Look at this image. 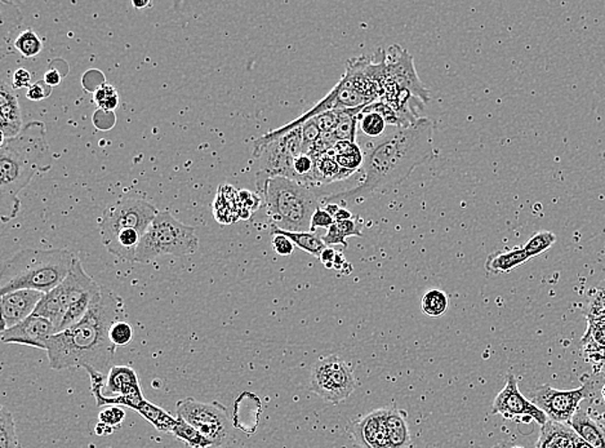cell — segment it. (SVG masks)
<instances>
[{
  "label": "cell",
  "mask_w": 605,
  "mask_h": 448,
  "mask_svg": "<svg viewBox=\"0 0 605 448\" xmlns=\"http://www.w3.org/2000/svg\"><path fill=\"white\" fill-rule=\"evenodd\" d=\"M0 448H22L17 438L13 415L5 407L0 409Z\"/></svg>",
  "instance_id": "4dcf8cb0"
},
{
  "label": "cell",
  "mask_w": 605,
  "mask_h": 448,
  "mask_svg": "<svg viewBox=\"0 0 605 448\" xmlns=\"http://www.w3.org/2000/svg\"><path fill=\"white\" fill-rule=\"evenodd\" d=\"M22 109L19 99L13 88L5 82L0 84V128L3 139H13L19 136L25 125H22Z\"/></svg>",
  "instance_id": "e0dca14e"
},
{
  "label": "cell",
  "mask_w": 605,
  "mask_h": 448,
  "mask_svg": "<svg viewBox=\"0 0 605 448\" xmlns=\"http://www.w3.org/2000/svg\"><path fill=\"white\" fill-rule=\"evenodd\" d=\"M568 426L592 448H605V427L590 418L586 412L578 409Z\"/></svg>",
  "instance_id": "ac0fdd59"
},
{
  "label": "cell",
  "mask_w": 605,
  "mask_h": 448,
  "mask_svg": "<svg viewBox=\"0 0 605 448\" xmlns=\"http://www.w3.org/2000/svg\"><path fill=\"white\" fill-rule=\"evenodd\" d=\"M555 242H557V236L554 233L549 230H541L532 236L530 241L525 243L523 248L527 252L530 259H534V257L548 251Z\"/></svg>",
  "instance_id": "d6a6232c"
},
{
  "label": "cell",
  "mask_w": 605,
  "mask_h": 448,
  "mask_svg": "<svg viewBox=\"0 0 605 448\" xmlns=\"http://www.w3.org/2000/svg\"><path fill=\"white\" fill-rule=\"evenodd\" d=\"M110 339L116 347H125L134 339V328L125 321H117L110 330Z\"/></svg>",
  "instance_id": "e575fe53"
},
{
  "label": "cell",
  "mask_w": 605,
  "mask_h": 448,
  "mask_svg": "<svg viewBox=\"0 0 605 448\" xmlns=\"http://www.w3.org/2000/svg\"><path fill=\"white\" fill-rule=\"evenodd\" d=\"M125 306L120 296L102 287L101 297L81 322L63 332L56 333L47 347L52 370L83 368L107 377L113 366L117 347L110 330L117 321H125Z\"/></svg>",
  "instance_id": "7a4b0ae2"
},
{
  "label": "cell",
  "mask_w": 605,
  "mask_h": 448,
  "mask_svg": "<svg viewBox=\"0 0 605 448\" xmlns=\"http://www.w3.org/2000/svg\"><path fill=\"white\" fill-rule=\"evenodd\" d=\"M272 248L276 254L281 256H290L295 251L296 246L290 238H287L283 234L272 233Z\"/></svg>",
  "instance_id": "ab89813d"
},
{
  "label": "cell",
  "mask_w": 605,
  "mask_h": 448,
  "mask_svg": "<svg viewBox=\"0 0 605 448\" xmlns=\"http://www.w3.org/2000/svg\"><path fill=\"white\" fill-rule=\"evenodd\" d=\"M160 211L143 199H120L105 210L99 221L102 243L120 230L134 229L145 234Z\"/></svg>",
  "instance_id": "30bf717a"
},
{
  "label": "cell",
  "mask_w": 605,
  "mask_h": 448,
  "mask_svg": "<svg viewBox=\"0 0 605 448\" xmlns=\"http://www.w3.org/2000/svg\"><path fill=\"white\" fill-rule=\"evenodd\" d=\"M279 233L286 236L287 238H290L293 242V245L296 247H298L299 250L307 252V254H313V256L320 257L322 252L328 247L323 239L319 236H316L313 231H301V233H296V231H284L275 229L272 228V234Z\"/></svg>",
  "instance_id": "484cf974"
},
{
  "label": "cell",
  "mask_w": 605,
  "mask_h": 448,
  "mask_svg": "<svg viewBox=\"0 0 605 448\" xmlns=\"http://www.w3.org/2000/svg\"><path fill=\"white\" fill-rule=\"evenodd\" d=\"M102 287L85 273L79 259L74 260L72 271L60 286L44 295L34 314L47 318L63 332L81 322L91 307L101 297Z\"/></svg>",
  "instance_id": "8992f818"
},
{
  "label": "cell",
  "mask_w": 605,
  "mask_h": 448,
  "mask_svg": "<svg viewBox=\"0 0 605 448\" xmlns=\"http://www.w3.org/2000/svg\"><path fill=\"white\" fill-rule=\"evenodd\" d=\"M393 86L407 90L413 98L426 104L430 99V92L419 81L414 69L413 57L407 49L393 44L385 51V77L383 88Z\"/></svg>",
  "instance_id": "8fae6325"
},
{
  "label": "cell",
  "mask_w": 605,
  "mask_h": 448,
  "mask_svg": "<svg viewBox=\"0 0 605 448\" xmlns=\"http://www.w3.org/2000/svg\"><path fill=\"white\" fill-rule=\"evenodd\" d=\"M57 333V328L51 321L40 315L32 314L17 326L2 331L4 344L26 345L47 351L49 340Z\"/></svg>",
  "instance_id": "5bb4252c"
},
{
  "label": "cell",
  "mask_w": 605,
  "mask_h": 448,
  "mask_svg": "<svg viewBox=\"0 0 605 448\" xmlns=\"http://www.w3.org/2000/svg\"><path fill=\"white\" fill-rule=\"evenodd\" d=\"M492 414L506 418H525V420H534L541 426L549 421L548 416L521 393L518 380L511 372L507 374L506 385L493 401Z\"/></svg>",
  "instance_id": "4fadbf2b"
},
{
  "label": "cell",
  "mask_w": 605,
  "mask_h": 448,
  "mask_svg": "<svg viewBox=\"0 0 605 448\" xmlns=\"http://www.w3.org/2000/svg\"><path fill=\"white\" fill-rule=\"evenodd\" d=\"M240 202L245 208H252V211L257 210L260 207V198L251 192H240Z\"/></svg>",
  "instance_id": "7bdbcfd3"
},
{
  "label": "cell",
  "mask_w": 605,
  "mask_h": 448,
  "mask_svg": "<svg viewBox=\"0 0 605 448\" xmlns=\"http://www.w3.org/2000/svg\"><path fill=\"white\" fill-rule=\"evenodd\" d=\"M132 5H134V10L141 11L143 10V8L146 7H151L152 3L151 2H134L132 3Z\"/></svg>",
  "instance_id": "681fc988"
},
{
  "label": "cell",
  "mask_w": 605,
  "mask_h": 448,
  "mask_svg": "<svg viewBox=\"0 0 605 448\" xmlns=\"http://www.w3.org/2000/svg\"><path fill=\"white\" fill-rule=\"evenodd\" d=\"M334 220H336V221H348V220H352V213L350 211L346 210V208L341 207L337 215L334 216Z\"/></svg>",
  "instance_id": "7dc6e473"
},
{
  "label": "cell",
  "mask_w": 605,
  "mask_h": 448,
  "mask_svg": "<svg viewBox=\"0 0 605 448\" xmlns=\"http://www.w3.org/2000/svg\"><path fill=\"white\" fill-rule=\"evenodd\" d=\"M568 448H574V444H572V446H569Z\"/></svg>",
  "instance_id": "11a10c76"
},
{
  "label": "cell",
  "mask_w": 605,
  "mask_h": 448,
  "mask_svg": "<svg viewBox=\"0 0 605 448\" xmlns=\"http://www.w3.org/2000/svg\"><path fill=\"white\" fill-rule=\"evenodd\" d=\"M592 392V383H584L572 391H557L550 385H542L532 392L531 401L548 416L549 420L569 424L578 411L580 403Z\"/></svg>",
  "instance_id": "7c38bea8"
},
{
  "label": "cell",
  "mask_w": 605,
  "mask_h": 448,
  "mask_svg": "<svg viewBox=\"0 0 605 448\" xmlns=\"http://www.w3.org/2000/svg\"><path fill=\"white\" fill-rule=\"evenodd\" d=\"M172 435L192 448H208L213 446L210 439L205 438L201 432H198L195 427L190 426L189 423H186L184 418H178V416L177 424L173 427Z\"/></svg>",
  "instance_id": "f1b7e54d"
},
{
  "label": "cell",
  "mask_w": 605,
  "mask_h": 448,
  "mask_svg": "<svg viewBox=\"0 0 605 448\" xmlns=\"http://www.w3.org/2000/svg\"><path fill=\"white\" fill-rule=\"evenodd\" d=\"M574 448H592L590 446V444H587L586 442L583 441V439H581L580 437H575V442H574Z\"/></svg>",
  "instance_id": "f907efd6"
},
{
  "label": "cell",
  "mask_w": 605,
  "mask_h": 448,
  "mask_svg": "<svg viewBox=\"0 0 605 448\" xmlns=\"http://www.w3.org/2000/svg\"><path fill=\"white\" fill-rule=\"evenodd\" d=\"M575 437L577 435L568 424L549 420L541 426L536 448H568L574 444Z\"/></svg>",
  "instance_id": "ffe728a7"
},
{
  "label": "cell",
  "mask_w": 605,
  "mask_h": 448,
  "mask_svg": "<svg viewBox=\"0 0 605 448\" xmlns=\"http://www.w3.org/2000/svg\"><path fill=\"white\" fill-rule=\"evenodd\" d=\"M510 448H524V447H521V446H513V447H510Z\"/></svg>",
  "instance_id": "db71d44e"
},
{
  "label": "cell",
  "mask_w": 605,
  "mask_h": 448,
  "mask_svg": "<svg viewBox=\"0 0 605 448\" xmlns=\"http://www.w3.org/2000/svg\"><path fill=\"white\" fill-rule=\"evenodd\" d=\"M386 125V118L380 111L373 109L372 105L364 108L358 116V127L361 134L371 139H383Z\"/></svg>",
  "instance_id": "d4e9b609"
},
{
  "label": "cell",
  "mask_w": 605,
  "mask_h": 448,
  "mask_svg": "<svg viewBox=\"0 0 605 448\" xmlns=\"http://www.w3.org/2000/svg\"><path fill=\"white\" fill-rule=\"evenodd\" d=\"M97 107L99 109L104 111H111L117 109V105H119V95H117V88L110 86V84H101L95 90V95H93Z\"/></svg>",
  "instance_id": "836d02e7"
},
{
  "label": "cell",
  "mask_w": 605,
  "mask_h": 448,
  "mask_svg": "<svg viewBox=\"0 0 605 448\" xmlns=\"http://www.w3.org/2000/svg\"><path fill=\"white\" fill-rule=\"evenodd\" d=\"M13 47L23 58H32L42 52L43 42L31 29H28L19 34L14 40Z\"/></svg>",
  "instance_id": "1f68e13d"
},
{
  "label": "cell",
  "mask_w": 605,
  "mask_h": 448,
  "mask_svg": "<svg viewBox=\"0 0 605 448\" xmlns=\"http://www.w3.org/2000/svg\"><path fill=\"white\" fill-rule=\"evenodd\" d=\"M364 108L352 110H340V121L333 134L337 142H355L357 137L358 116Z\"/></svg>",
  "instance_id": "f546056e"
},
{
  "label": "cell",
  "mask_w": 605,
  "mask_h": 448,
  "mask_svg": "<svg viewBox=\"0 0 605 448\" xmlns=\"http://www.w3.org/2000/svg\"><path fill=\"white\" fill-rule=\"evenodd\" d=\"M257 189L264 195L272 228L296 233L311 230V218L322 202L313 186L275 176L266 178Z\"/></svg>",
  "instance_id": "5b68a950"
},
{
  "label": "cell",
  "mask_w": 605,
  "mask_h": 448,
  "mask_svg": "<svg viewBox=\"0 0 605 448\" xmlns=\"http://www.w3.org/2000/svg\"><path fill=\"white\" fill-rule=\"evenodd\" d=\"M349 237H363V231H361V225L357 220H348V221H336L333 225L327 230L325 236H323V242L331 247V246L341 245L343 247L348 248L349 245L346 242V239Z\"/></svg>",
  "instance_id": "cb8c5ba5"
},
{
  "label": "cell",
  "mask_w": 605,
  "mask_h": 448,
  "mask_svg": "<svg viewBox=\"0 0 605 448\" xmlns=\"http://www.w3.org/2000/svg\"><path fill=\"white\" fill-rule=\"evenodd\" d=\"M492 448H509L506 446V444H496V446H493Z\"/></svg>",
  "instance_id": "816d5d0a"
},
{
  "label": "cell",
  "mask_w": 605,
  "mask_h": 448,
  "mask_svg": "<svg viewBox=\"0 0 605 448\" xmlns=\"http://www.w3.org/2000/svg\"><path fill=\"white\" fill-rule=\"evenodd\" d=\"M313 158L315 160V172H314L315 185L342 180V178L349 177V175L352 174L350 171L341 168L340 164L328 153L316 155Z\"/></svg>",
  "instance_id": "603a6c76"
},
{
  "label": "cell",
  "mask_w": 605,
  "mask_h": 448,
  "mask_svg": "<svg viewBox=\"0 0 605 448\" xmlns=\"http://www.w3.org/2000/svg\"><path fill=\"white\" fill-rule=\"evenodd\" d=\"M386 429L393 448L410 446V429L403 411L395 409H386Z\"/></svg>",
  "instance_id": "7402d4cb"
},
{
  "label": "cell",
  "mask_w": 605,
  "mask_h": 448,
  "mask_svg": "<svg viewBox=\"0 0 605 448\" xmlns=\"http://www.w3.org/2000/svg\"><path fill=\"white\" fill-rule=\"evenodd\" d=\"M313 119L318 125L322 134H332V132L336 130L337 125H339L340 110L325 111V113L320 114V116Z\"/></svg>",
  "instance_id": "74e56055"
},
{
  "label": "cell",
  "mask_w": 605,
  "mask_h": 448,
  "mask_svg": "<svg viewBox=\"0 0 605 448\" xmlns=\"http://www.w3.org/2000/svg\"><path fill=\"white\" fill-rule=\"evenodd\" d=\"M52 168L47 142L46 125L30 122L13 139H3L0 145V216L3 222L16 218L22 207L20 193L35 176Z\"/></svg>",
  "instance_id": "3957f363"
},
{
  "label": "cell",
  "mask_w": 605,
  "mask_h": 448,
  "mask_svg": "<svg viewBox=\"0 0 605 448\" xmlns=\"http://www.w3.org/2000/svg\"><path fill=\"white\" fill-rule=\"evenodd\" d=\"M114 430H116L114 429V427L108 426H107V424L104 423H99L95 427L96 435H99V437L113 435Z\"/></svg>",
  "instance_id": "bcb514c9"
},
{
  "label": "cell",
  "mask_w": 605,
  "mask_h": 448,
  "mask_svg": "<svg viewBox=\"0 0 605 448\" xmlns=\"http://www.w3.org/2000/svg\"><path fill=\"white\" fill-rule=\"evenodd\" d=\"M336 222V220H334L333 216L330 215V213L327 212V211L324 210V208H318V210L314 212L313 218H311V230L313 231L314 229H320V228H323V229H330L332 225Z\"/></svg>",
  "instance_id": "f35d334b"
},
{
  "label": "cell",
  "mask_w": 605,
  "mask_h": 448,
  "mask_svg": "<svg viewBox=\"0 0 605 448\" xmlns=\"http://www.w3.org/2000/svg\"><path fill=\"white\" fill-rule=\"evenodd\" d=\"M433 157V122L419 118L373 143L364 155L360 183L345 192L325 195L322 203H359L372 195L392 192Z\"/></svg>",
  "instance_id": "6da1fadb"
},
{
  "label": "cell",
  "mask_w": 605,
  "mask_h": 448,
  "mask_svg": "<svg viewBox=\"0 0 605 448\" xmlns=\"http://www.w3.org/2000/svg\"><path fill=\"white\" fill-rule=\"evenodd\" d=\"M75 256L63 248H26L3 263L0 295L17 289H34L48 294L66 280Z\"/></svg>",
  "instance_id": "277c9868"
},
{
  "label": "cell",
  "mask_w": 605,
  "mask_h": 448,
  "mask_svg": "<svg viewBox=\"0 0 605 448\" xmlns=\"http://www.w3.org/2000/svg\"><path fill=\"white\" fill-rule=\"evenodd\" d=\"M31 73L28 69H20L14 70L13 75H12V83L11 86L13 90H22V88H30L31 83Z\"/></svg>",
  "instance_id": "b9f144b4"
},
{
  "label": "cell",
  "mask_w": 605,
  "mask_h": 448,
  "mask_svg": "<svg viewBox=\"0 0 605 448\" xmlns=\"http://www.w3.org/2000/svg\"><path fill=\"white\" fill-rule=\"evenodd\" d=\"M331 157L334 158L341 168L350 171L354 174L358 169H361L364 163V155L361 149L355 142H337L336 145L327 151Z\"/></svg>",
  "instance_id": "44dd1931"
},
{
  "label": "cell",
  "mask_w": 605,
  "mask_h": 448,
  "mask_svg": "<svg viewBox=\"0 0 605 448\" xmlns=\"http://www.w3.org/2000/svg\"><path fill=\"white\" fill-rule=\"evenodd\" d=\"M125 418V409H120L119 406L107 407V409H102L99 415V423L107 424V426L114 427V429L122 426Z\"/></svg>",
  "instance_id": "8d00e7d4"
},
{
  "label": "cell",
  "mask_w": 605,
  "mask_h": 448,
  "mask_svg": "<svg viewBox=\"0 0 605 448\" xmlns=\"http://www.w3.org/2000/svg\"><path fill=\"white\" fill-rule=\"evenodd\" d=\"M601 395H603V400H604V402H605V385H604L603 391H601Z\"/></svg>",
  "instance_id": "f5cc1de1"
},
{
  "label": "cell",
  "mask_w": 605,
  "mask_h": 448,
  "mask_svg": "<svg viewBox=\"0 0 605 448\" xmlns=\"http://www.w3.org/2000/svg\"><path fill=\"white\" fill-rule=\"evenodd\" d=\"M530 260L524 248L514 247L510 250L507 248L489 254L486 262V271L490 274H506Z\"/></svg>",
  "instance_id": "d6986e66"
},
{
  "label": "cell",
  "mask_w": 605,
  "mask_h": 448,
  "mask_svg": "<svg viewBox=\"0 0 605 448\" xmlns=\"http://www.w3.org/2000/svg\"><path fill=\"white\" fill-rule=\"evenodd\" d=\"M54 88L49 87L48 84L44 81H38L35 83H32V86L29 88L28 92H26V98L31 99V101H42V99L49 98Z\"/></svg>",
  "instance_id": "60d3db41"
},
{
  "label": "cell",
  "mask_w": 605,
  "mask_h": 448,
  "mask_svg": "<svg viewBox=\"0 0 605 448\" xmlns=\"http://www.w3.org/2000/svg\"><path fill=\"white\" fill-rule=\"evenodd\" d=\"M199 248L195 228L182 224L169 211L158 213L143 234L134 257V263H146L163 256H189Z\"/></svg>",
  "instance_id": "52a82bcc"
},
{
  "label": "cell",
  "mask_w": 605,
  "mask_h": 448,
  "mask_svg": "<svg viewBox=\"0 0 605 448\" xmlns=\"http://www.w3.org/2000/svg\"><path fill=\"white\" fill-rule=\"evenodd\" d=\"M178 418L195 427L213 446H221L230 432L233 420L228 409L219 402L203 403L194 398L178 401L176 405Z\"/></svg>",
  "instance_id": "9c48e42d"
},
{
  "label": "cell",
  "mask_w": 605,
  "mask_h": 448,
  "mask_svg": "<svg viewBox=\"0 0 605 448\" xmlns=\"http://www.w3.org/2000/svg\"><path fill=\"white\" fill-rule=\"evenodd\" d=\"M136 411L160 432L172 433L173 427L177 424V418H173L169 412L164 411L160 406L152 405L148 400L143 401Z\"/></svg>",
  "instance_id": "4316f807"
},
{
  "label": "cell",
  "mask_w": 605,
  "mask_h": 448,
  "mask_svg": "<svg viewBox=\"0 0 605 448\" xmlns=\"http://www.w3.org/2000/svg\"><path fill=\"white\" fill-rule=\"evenodd\" d=\"M337 254L339 252L334 251V248L327 247L325 248L324 251L322 252V254H320V262H322L323 265L325 266L327 269H333L334 266V262H336V257Z\"/></svg>",
  "instance_id": "ee69618b"
},
{
  "label": "cell",
  "mask_w": 605,
  "mask_h": 448,
  "mask_svg": "<svg viewBox=\"0 0 605 448\" xmlns=\"http://www.w3.org/2000/svg\"><path fill=\"white\" fill-rule=\"evenodd\" d=\"M44 82H46L47 84H48L49 87H56L58 86V84L61 83V74L58 70L52 69L48 70V72L44 74Z\"/></svg>",
  "instance_id": "f6af8a7d"
},
{
  "label": "cell",
  "mask_w": 605,
  "mask_h": 448,
  "mask_svg": "<svg viewBox=\"0 0 605 448\" xmlns=\"http://www.w3.org/2000/svg\"><path fill=\"white\" fill-rule=\"evenodd\" d=\"M324 206H325L324 210L327 211V212L330 213V215L333 216V218L334 216L337 215V212H339V211L341 210V206L339 203H327L324 204Z\"/></svg>",
  "instance_id": "c3c4849f"
},
{
  "label": "cell",
  "mask_w": 605,
  "mask_h": 448,
  "mask_svg": "<svg viewBox=\"0 0 605 448\" xmlns=\"http://www.w3.org/2000/svg\"><path fill=\"white\" fill-rule=\"evenodd\" d=\"M322 136V131L319 130L318 125H316L314 119L305 123L302 125V137H304V154H310L313 151L314 145Z\"/></svg>",
  "instance_id": "d590c367"
},
{
  "label": "cell",
  "mask_w": 605,
  "mask_h": 448,
  "mask_svg": "<svg viewBox=\"0 0 605 448\" xmlns=\"http://www.w3.org/2000/svg\"><path fill=\"white\" fill-rule=\"evenodd\" d=\"M354 437L363 448H393L386 429V409H376L354 427Z\"/></svg>",
  "instance_id": "2e32d148"
},
{
  "label": "cell",
  "mask_w": 605,
  "mask_h": 448,
  "mask_svg": "<svg viewBox=\"0 0 605 448\" xmlns=\"http://www.w3.org/2000/svg\"><path fill=\"white\" fill-rule=\"evenodd\" d=\"M355 386L357 383L350 366L337 356L320 358L311 368V391L334 405L348 400Z\"/></svg>",
  "instance_id": "ba28073f"
},
{
  "label": "cell",
  "mask_w": 605,
  "mask_h": 448,
  "mask_svg": "<svg viewBox=\"0 0 605 448\" xmlns=\"http://www.w3.org/2000/svg\"><path fill=\"white\" fill-rule=\"evenodd\" d=\"M44 295L46 294L34 289H17L2 295L0 297L2 331L17 326L25 319L31 317Z\"/></svg>",
  "instance_id": "9a60e30c"
},
{
  "label": "cell",
  "mask_w": 605,
  "mask_h": 448,
  "mask_svg": "<svg viewBox=\"0 0 605 448\" xmlns=\"http://www.w3.org/2000/svg\"><path fill=\"white\" fill-rule=\"evenodd\" d=\"M422 313L428 317L437 318L445 314L449 307L448 296L440 289H431L422 296Z\"/></svg>",
  "instance_id": "83f0119b"
}]
</instances>
